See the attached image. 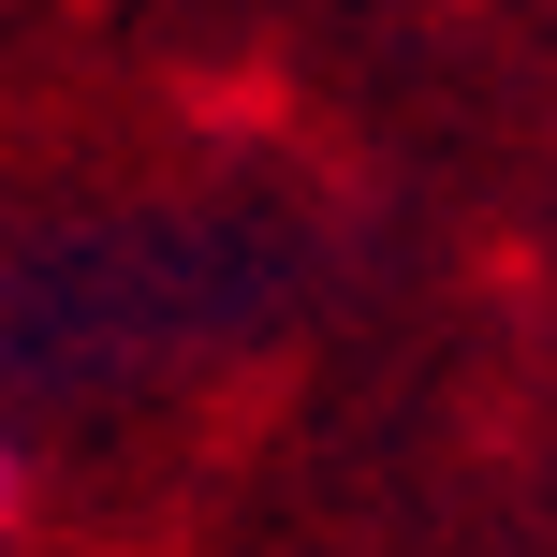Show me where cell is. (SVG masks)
Segmentation results:
<instances>
[{
  "label": "cell",
  "mask_w": 557,
  "mask_h": 557,
  "mask_svg": "<svg viewBox=\"0 0 557 557\" xmlns=\"http://www.w3.org/2000/svg\"><path fill=\"white\" fill-rule=\"evenodd\" d=\"M0 529H15V455H0Z\"/></svg>",
  "instance_id": "1"
}]
</instances>
